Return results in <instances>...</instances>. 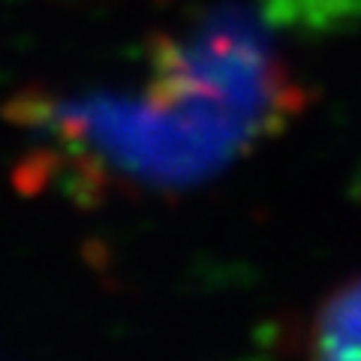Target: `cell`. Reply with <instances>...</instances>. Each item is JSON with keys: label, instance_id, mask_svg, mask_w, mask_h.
Returning <instances> with one entry per match:
<instances>
[{"label": "cell", "instance_id": "obj_1", "mask_svg": "<svg viewBox=\"0 0 361 361\" xmlns=\"http://www.w3.org/2000/svg\"><path fill=\"white\" fill-rule=\"evenodd\" d=\"M262 6H220L160 33L145 75L127 87L25 97L9 111L30 151L37 187L103 193H178L274 139L310 103Z\"/></svg>", "mask_w": 361, "mask_h": 361}, {"label": "cell", "instance_id": "obj_2", "mask_svg": "<svg viewBox=\"0 0 361 361\" xmlns=\"http://www.w3.org/2000/svg\"><path fill=\"white\" fill-rule=\"evenodd\" d=\"M298 341L316 358H361V277L346 280L316 304Z\"/></svg>", "mask_w": 361, "mask_h": 361}]
</instances>
